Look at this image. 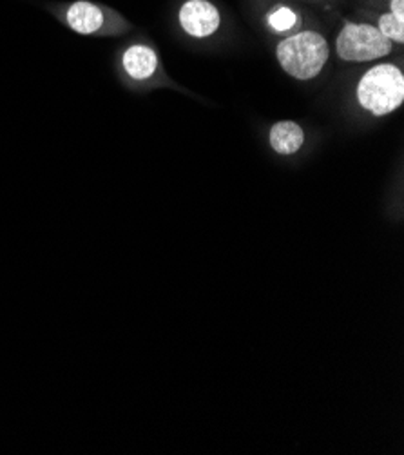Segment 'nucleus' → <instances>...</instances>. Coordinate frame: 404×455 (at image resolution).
I'll return each instance as SVG.
<instances>
[{
    "label": "nucleus",
    "mask_w": 404,
    "mask_h": 455,
    "mask_svg": "<svg viewBox=\"0 0 404 455\" xmlns=\"http://www.w3.org/2000/svg\"><path fill=\"white\" fill-rule=\"evenodd\" d=\"M122 68L132 80H147L158 69V57L153 48L144 44H134L122 53Z\"/></svg>",
    "instance_id": "nucleus-6"
},
{
    "label": "nucleus",
    "mask_w": 404,
    "mask_h": 455,
    "mask_svg": "<svg viewBox=\"0 0 404 455\" xmlns=\"http://www.w3.org/2000/svg\"><path fill=\"white\" fill-rule=\"evenodd\" d=\"M357 99L367 111L384 116L404 100V75L392 64H379L367 71L357 85Z\"/></svg>",
    "instance_id": "nucleus-2"
},
{
    "label": "nucleus",
    "mask_w": 404,
    "mask_h": 455,
    "mask_svg": "<svg viewBox=\"0 0 404 455\" xmlns=\"http://www.w3.org/2000/svg\"><path fill=\"white\" fill-rule=\"evenodd\" d=\"M221 24L219 12L207 0H187L179 10V26L191 36L205 38L218 31Z\"/></svg>",
    "instance_id": "nucleus-5"
},
{
    "label": "nucleus",
    "mask_w": 404,
    "mask_h": 455,
    "mask_svg": "<svg viewBox=\"0 0 404 455\" xmlns=\"http://www.w3.org/2000/svg\"><path fill=\"white\" fill-rule=\"evenodd\" d=\"M62 20L78 35L113 33L116 24H122L120 17L109 15L106 8L91 3V0H76V3L66 6L62 12Z\"/></svg>",
    "instance_id": "nucleus-4"
},
{
    "label": "nucleus",
    "mask_w": 404,
    "mask_h": 455,
    "mask_svg": "<svg viewBox=\"0 0 404 455\" xmlns=\"http://www.w3.org/2000/svg\"><path fill=\"white\" fill-rule=\"evenodd\" d=\"M329 44L316 31H301L281 40L276 55L281 68L297 80L318 76L329 60Z\"/></svg>",
    "instance_id": "nucleus-1"
},
{
    "label": "nucleus",
    "mask_w": 404,
    "mask_h": 455,
    "mask_svg": "<svg viewBox=\"0 0 404 455\" xmlns=\"http://www.w3.org/2000/svg\"><path fill=\"white\" fill-rule=\"evenodd\" d=\"M297 24V17L290 8H278L268 15V26H271L276 33L290 31Z\"/></svg>",
    "instance_id": "nucleus-9"
},
{
    "label": "nucleus",
    "mask_w": 404,
    "mask_h": 455,
    "mask_svg": "<svg viewBox=\"0 0 404 455\" xmlns=\"http://www.w3.org/2000/svg\"><path fill=\"white\" fill-rule=\"evenodd\" d=\"M390 13L397 20L404 22V0H390Z\"/></svg>",
    "instance_id": "nucleus-10"
},
{
    "label": "nucleus",
    "mask_w": 404,
    "mask_h": 455,
    "mask_svg": "<svg viewBox=\"0 0 404 455\" xmlns=\"http://www.w3.org/2000/svg\"><path fill=\"white\" fill-rule=\"evenodd\" d=\"M305 142L303 129L290 120L278 122L271 129V148L278 155H294Z\"/></svg>",
    "instance_id": "nucleus-7"
},
{
    "label": "nucleus",
    "mask_w": 404,
    "mask_h": 455,
    "mask_svg": "<svg viewBox=\"0 0 404 455\" xmlns=\"http://www.w3.org/2000/svg\"><path fill=\"white\" fill-rule=\"evenodd\" d=\"M377 29H379L390 42H397V44H402V42H404V22L397 20L392 13H384V15L379 17Z\"/></svg>",
    "instance_id": "nucleus-8"
},
{
    "label": "nucleus",
    "mask_w": 404,
    "mask_h": 455,
    "mask_svg": "<svg viewBox=\"0 0 404 455\" xmlns=\"http://www.w3.org/2000/svg\"><path fill=\"white\" fill-rule=\"evenodd\" d=\"M337 55L346 62L379 60L392 52V42L370 24H346L336 42Z\"/></svg>",
    "instance_id": "nucleus-3"
}]
</instances>
